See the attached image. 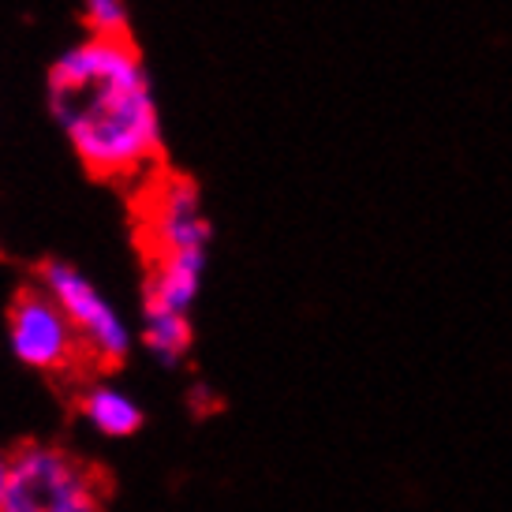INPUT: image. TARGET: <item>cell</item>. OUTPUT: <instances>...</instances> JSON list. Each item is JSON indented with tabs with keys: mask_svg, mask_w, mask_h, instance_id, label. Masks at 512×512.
Returning a JSON list of instances; mask_svg holds the SVG:
<instances>
[{
	"mask_svg": "<svg viewBox=\"0 0 512 512\" xmlns=\"http://www.w3.org/2000/svg\"><path fill=\"white\" fill-rule=\"evenodd\" d=\"M49 113L98 180L150 169L165 150L154 83L131 38H86L49 68Z\"/></svg>",
	"mask_w": 512,
	"mask_h": 512,
	"instance_id": "obj_1",
	"label": "cell"
},
{
	"mask_svg": "<svg viewBox=\"0 0 512 512\" xmlns=\"http://www.w3.org/2000/svg\"><path fill=\"white\" fill-rule=\"evenodd\" d=\"M101 471L57 441H23L8 453V486L0 512H105Z\"/></svg>",
	"mask_w": 512,
	"mask_h": 512,
	"instance_id": "obj_2",
	"label": "cell"
},
{
	"mask_svg": "<svg viewBox=\"0 0 512 512\" xmlns=\"http://www.w3.org/2000/svg\"><path fill=\"white\" fill-rule=\"evenodd\" d=\"M38 285L57 299V307L68 314L75 337L83 344L86 363L101 370L124 367L139 344V329L128 322V314L116 307L79 266L64 258H49L38 266Z\"/></svg>",
	"mask_w": 512,
	"mask_h": 512,
	"instance_id": "obj_3",
	"label": "cell"
},
{
	"mask_svg": "<svg viewBox=\"0 0 512 512\" xmlns=\"http://www.w3.org/2000/svg\"><path fill=\"white\" fill-rule=\"evenodd\" d=\"M8 348L15 363H23L34 374L64 378L83 367V344L75 337L68 314L57 307L42 285L19 288L8 307Z\"/></svg>",
	"mask_w": 512,
	"mask_h": 512,
	"instance_id": "obj_4",
	"label": "cell"
},
{
	"mask_svg": "<svg viewBox=\"0 0 512 512\" xmlns=\"http://www.w3.org/2000/svg\"><path fill=\"white\" fill-rule=\"evenodd\" d=\"M214 225L202 210V191L184 176H172L154 191L146 206V251L176 255V251H210Z\"/></svg>",
	"mask_w": 512,
	"mask_h": 512,
	"instance_id": "obj_5",
	"label": "cell"
},
{
	"mask_svg": "<svg viewBox=\"0 0 512 512\" xmlns=\"http://www.w3.org/2000/svg\"><path fill=\"white\" fill-rule=\"evenodd\" d=\"M210 266V251H176V255H154L146 266L143 311L187 314L195 311Z\"/></svg>",
	"mask_w": 512,
	"mask_h": 512,
	"instance_id": "obj_6",
	"label": "cell"
},
{
	"mask_svg": "<svg viewBox=\"0 0 512 512\" xmlns=\"http://www.w3.org/2000/svg\"><path fill=\"white\" fill-rule=\"evenodd\" d=\"M75 412L86 427L105 441L135 438L146 423L143 404L116 382H86L75 397Z\"/></svg>",
	"mask_w": 512,
	"mask_h": 512,
	"instance_id": "obj_7",
	"label": "cell"
},
{
	"mask_svg": "<svg viewBox=\"0 0 512 512\" xmlns=\"http://www.w3.org/2000/svg\"><path fill=\"white\" fill-rule=\"evenodd\" d=\"M195 329L187 314H169V311H143V326H139V344H143L150 359H157L161 367H180L191 352Z\"/></svg>",
	"mask_w": 512,
	"mask_h": 512,
	"instance_id": "obj_8",
	"label": "cell"
},
{
	"mask_svg": "<svg viewBox=\"0 0 512 512\" xmlns=\"http://www.w3.org/2000/svg\"><path fill=\"white\" fill-rule=\"evenodd\" d=\"M83 19L90 38H131L128 0H83Z\"/></svg>",
	"mask_w": 512,
	"mask_h": 512,
	"instance_id": "obj_9",
	"label": "cell"
},
{
	"mask_svg": "<svg viewBox=\"0 0 512 512\" xmlns=\"http://www.w3.org/2000/svg\"><path fill=\"white\" fill-rule=\"evenodd\" d=\"M4 486H8V453L0 449V509H4Z\"/></svg>",
	"mask_w": 512,
	"mask_h": 512,
	"instance_id": "obj_10",
	"label": "cell"
}]
</instances>
